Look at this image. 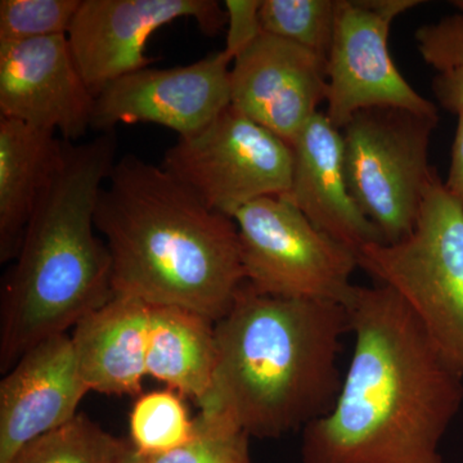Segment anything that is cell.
I'll return each mask as SVG.
<instances>
[{"mask_svg": "<svg viewBox=\"0 0 463 463\" xmlns=\"http://www.w3.org/2000/svg\"><path fill=\"white\" fill-rule=\"evenodd\" d=\"M339 0H261V32L294 43L327 61Z\"/></svg>", "mask_w": 463, "mask_h": 463, "instance_id": "20", "label": "cell"}, {"mask_svg": "<svg viewBox=\"0 0 463 463\" xmlns=\"http://www.w3.org/2000/svg\"><path fill=\"white\" fill-rule=\"evenodd\" d=\"M216 367L215 322L179 307L151 306L147 373L203 408Z\"/></svg>", "mask_w": 463, "mask_h": 463, "instance_id": "18", "label": "cell"}, {"mask_svg": "<svg viewBox=\"0 0 463 463\" xmlns=\"http://www.w3.org/2000/svg\"><path fill=\"white\" fill-rule=\"evenodd\" d=\"M161 166L210 209L233 218L252 201L288 194L292 148L230 106L200 132L167 148Z\"/></svg>", "mask_w": 463, "mask_h": 463, "instance_id": "8", "label": "cell"}, {"mask_svg": "<svg viewBox=\"0 0 463 463\" xmlns=\"http://www.w3.org/2000/svg\"><path fill=\"white\" fill-rule=\"evenodd\" d=\"M246 283L269 297L346 306L358 257L323 233L286 196L263 197L233 215Z\"/></svg>", "mask_w": 463, "mask_h": 463, "instance_id": "7", "label": "cell"}, {"mask_svg": "<svg viewBox=\"0 0 463 463\" xmlns=\"http://www.w3.org/2000/svg\"><path fill=\"white\" fill-rule=\"evenodd\" d=\"M120 463H149L147 457L142 456L141 453L137 452L133 446L128 448L123 459Z\"/></svg>", "mask_w": 463, "mask_h": 463, "instance_id": "28", "label": "cell"}, {"mask_svg": "<svg viewBox=\"0 0 463 463\" xmlns=\"http://www.w3.org/2000/svg\"><path fill=\"white\" fill-rule=\"evenodd\" d=\"M417 50L439 72L463 67V9L416 32Z\"/></svg>", "mask_w": 463, "mask_h": 463, "instance_id": "24", "label": "cell"}, {"mask_svg": "<svg viewBox=\"0 0 463 463\" xmlns=\"http://www.w3.org/2000/svg\"><path fill=\"white\" fill-rule=\"evenodd\" d=\"M292 148L291 185L286 197L315 227L358 255L368 243L383 242L379 230L356 205L344 170L343 134L318 112Z\"/></svg>", "mask_w": 463, "mask_h": 463, "instance_id": "15", "label": "cell"}, {"mask_svg": "<svg viewBox=\"0 0 463 463\" xmlns=\"http://www.w3.org/2000/svg\"><path fill=\"white\" fill-rule=\"evenodd\" d=\"M88 392L70 335L27 350L0 383V463H11L27 444L71 421Z\"/></svg>", "mask_w": 463, "mask_h": 463, "instance_id": "14", "label": "cell"}, {"mask_svg": "<svg viewBox=\"0 0 463 463\" xmlns=\"http://www.w3.org/2000/svg\"><path fill=\"white\" fill-rule=\"evenodd\" d=\"M151 306L115 294L84 316L70 335L76 364L90 392L136 395L147 376Z\"/></svg>", "mask_w": 463, "mask_h": 463, "instance_id": "16", "label": "cell"}, {"mask_svg": "<svg viewBox=\"0 0 463 463\" xmlns=\"http://www.w3.org/2000/svg\"><path fill=\"white\" fill-rule=\"evenodd\" d=\"M438 121L439 115L373 108L341 129L350 194L385 243L413 231L426 190L438 176L429 161Z\"/></svg>", "mask_w": 463, "mask_h": 463, "instance_id": "6", "label": "cell"}, {"mask_svg": "<svg viewBox=\"0 0 463 463\" xmlns=\"http://www.w3.org/2000/svg\"><path fill=\"white\" fill-rule=\"evenodd\" d=\"M359 268L403 298L435 346L463 376V207L437 176L413 231L394 243H368Z\"/></svg>", "mask_w": 463, "mask_h": 463, "instance_id": "5", "label": "cell"}, {"mask_svg": "<svg viewBox=\"0 0 463 463\" xmlns=\"http://www.w3.org/2000/svg\"><path fill=\"white\" fill-rule=\"evenodd\" d=\"M457 129L452 146L449 172L444 183L448 194L463 207V111L457 114Z\"/></svg>", "mask_w": 463, "mask_h": 463, "instance_id": "27", "label": "cell"}, {"mask_svg": "<svg viewBox=\"0 0 463 463\" xmlns=\"http://www.w3.org/2000/svg\"><path fill=\"white\" fill-rule=\"evenodd\" d=\"M179 18H194L212 38L227 25L215 0H83L67 39L90 93L151 66L149 38Z\"/></svg>", "mask_w": 463, "mask_h": 463, "instance_id": "10", "label": "cell"}, {"mask_svg": "<svg viewBox=\"0 0 463 463\" xmlns=\"http://www.w3.org/2000/svg\"><path fill=\"white\" fill-rule=\"evenodd\" d=\"M96 227L112 260L115 294L219 321L245 285L233 219L136 155L116 161Z\"/></svg>", "mask_w": 463, "mask_h": 463, "instance_id": "2", "label": "cell"}, {"mask_svg": "<svg viewBox=\"0 0 463 463\" xmlns=\"http://www.w3.org/2000/svg\"><path fill=\"white\" fill-rule=\"evenodd\" d=\"M260 5L261 0H227L223 3L227 12L228 26L227 42L223 52L232 62L260 35Z\"/></svg>", "mask_w": 463, "mask_h": 463, "instance_id": "25", "label": "cell"}, {"mask_svg": "<svg viewBox=\"0 0 463 463\" xmlns=\"http://www.w3.org/2000/svg\"><path fill=\"white\" fill-rule=\"evenodd\" d=\"M194 431V419H191L183 399L172 389L143 394L133 405V448L147 458L166 455L184 446Z\"/></svg>", "mask_w": 463, "mask_h": 463, "instance_id": "21", "label": "cell"}, {"mask_svg": "<svg viewBox=\"0 0 463 463\" xmlns=\"http://www.w3.org/2000/svg\"><path fill=\"white\" fill-rule=\"evenodd\" d=\"M231 63L222 51L190 65L125 75L96 97L91 129L102 134L118 125L156 124L179 138L194 136L230 108Z\"/></svg>", "mask_w": 463, "mask_h": 463, "instance_id": "11", "label": "cell"}, {"mask_svg": "<svg viewBox=\"0 0 463 463\" xmlns=\"http://www.w3.org/2000/svg\"><path fill=\"white\" fill-rule=\"evenodd\" d=\"M83 0H2L0 42L65 35Z\"/></svg>", "mask_w": 463, "mask_h": 463, "instance_id": "23", "label": "cell"}, {"mask_svg": "<svg viewBox=\"0 0 463 463\" xmlns=\"http://www.w3.org/2000/svg\"><path fill=\"white\" fill-rule=\"evenodd\" d=\"M231 67V106L291 145L326 100L327 61L260 33Z\"/></svg>", "mask_w": 463, "mask_h": 463, "instance_id": "13", "label": "cell"}, {"mask_svg": "<svg viewBox=\"0 0 463 463\" xmlns=\"http://www.w3.org/2000/svg\"><path fill=\"white\" fill-rule=\"evenodd\" d=\"M56 134L0 118V261L14 260L33 207L56 165Z\"/></svg>", "mask_w": 463, "mask_h": 463, "instance_id": "17", "label": "cell"}, {"mask_svg": "<svg viewBox=\"0 0 463 463\" xmlns=\"http://www.w3.org/2000/svg\"><path fill=\"white\" fill-rule=\"evenodd\" d=\"M346 332L343 304L269 297L245 282L215 322L214 385L201 412L223 414L250 438L304 430L336 402Z\"/></svg>", "mask_w": 463, "mask_h": 463, "instance_id": "3", "label": "cell"}, {"mask_svg": "<svg viewBox=\"0 0 463 463\" xmlns=\"http://www.w3.org/2000/svg\"><path fill=\"white\" fill-rule=\"evenodd\" d=\"M420 0H339L328 54L326 116L343 129L359 111L395 108L439 115L399 72L389 51L392 21Z\"/></svg>", "mask_w": 463, "mask_h": 463, "instance_id": "9", "label": "cell"}, {"mask_svg": "<svg viewBox=\"0 0 463 463\" xmlns=\"http://www.w3.org/2000/svg\"><path fill=\"white\" fill-rule=\"evenodd\" d=\"M345 307L352 359L330 412L303 430V463H446L462 374L388 286H355Z\"/></svg>", "mask_w": 463, "mask_h": 463, "instance_id": "1", "label": "cell"}, {"mask_svg": "<svg viewBox=\"0 0 463 463\" xmlns=\"http://www.w3.org/2000/svg\"><path fill=\"white\" fill-rule=\"evenodd\" d=\"M94 100L67 36L0 42V118L76 142L91 129Z\"/></svg>", "mask_w": 463, "mask_h": 463, "instance_id": "12", "label": "cell"}, {"mask_svg": "<svg viewBox=\"0 0 463 463\" xmlns=\"http://www.w3.org/2000/svg\"><path fill=\"white\" fill-rule=\"evenodd\" d=\"M116 152L115 132L63 141L3 286V373L36 344L66 334L114 297L111 255L97 234L96 212Z\"/></svg>", "mask_w": 463, "mask_h": 463, "instance_id": "4", "label": "cell"}, {"mask_svg": "<svg viewBox=\"0 0 463 463\" xmlns=\"http://www.w3.org/2000/svg\"><path fill=\"white\" fill-rule=\"evenodd\" d=\"M249 434L219 413L200 412L194 435L184 446L149 463H251Z\"/></svg>", "mask_w": 463, "mask_h": 463, "instance_id": "22", "label": "cell"}, {"mask_svg": "<svg viewBox=\"0 0 463 463\" xmlns=\"http://www.w3.org/2000/svg\"><path fill=\"white\" fill-rule=\"evenodd\" d=\"M432 90L441 108L456 115L463 111V67L439 72L432 81Z\"/></svg>", "mask_w": 463, "mask_h": 463, "instance_id": "26", "label": "cell"}, {"mask_svg": "<svg viewBox=\"0 0 463 463\" xmlns=\"http://www.w3.org/2000/svg\"><path fill=\"white\" fill-rule=\"evenodd\" d=\"M127 443L85 414L24 447L11 463H120Z\"/></svg>", "mask_w": 463, "mask_h": 463, "instance_id": "19", "label": "cell"}]
</instances>
